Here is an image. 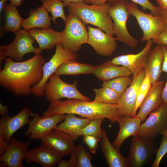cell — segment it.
Masks as SVG:
<instances>
[{
    "label": "cell",
    "instance_id": "cell-1",
    "mask_svg": "<svg viewBox=\"0 0 167 167\" xmlns=\"http://www.w3.org/2000/svg\"><path fill=\"white\" fill-rule=\"evenodd\" d=\"M0 70V85L17 96H28L42 79L45 60L41 54L23 62L6 58Z\"/></svg>",
    "mask_w": 167,
    "mask_h": 167
},
{
    "label": "cell",
    "instance_id": "cell-2",
    "mask_svg": "<svg viewBox=\"0 0 167 167\" xmlns=\"http://www.w3.org/2000/svg\"><path fill=\"white\" fill-rule=\"evenodd\" d=\"M50 103L43 113L44 117L72 113L90 119L107 118L112 124L117 122L118 117L117 104H105L74 99L64 101L59 99Z\"/></svg>",
    "mask_w": 167,
    "mask_h": 167
},
{
    "label": "cell",
    "instance_id": "cell-3",
    "mask_svg": "<svg viewBox=\"0 0 167 167\" xmlns=\"http://www.w3.org/2000/svg\"><path fill=\"white\" fill-rule=\"evenodd\" d=\"M110 5L106 2L101 5H89L80 2L71 3L67 7L69 13L76 15L85 24L96 26L113 36V23L108 12Z\"/></svg>",
    "mask_w": 167,
    "mask_h": 167
},
{
    "label": "cell",
    "instance_id": "cell-4",
    "mask_svg": "<svg viewBox=\"0 0 167 167\" xmlns=\"http://www.w3.org/2000/svg\"><path fill=\"white\" fill-rule=\"evenodd\" d=\"M128 2L126 0H118L110 2L108 12L113 21L114 33L116 40L134 49L139 42L130 34L126 27L127 21L130 15L127 8Z\"/></svg>",
    "mask_w": 167,
    "mask_h": 167
},
{
    "label": "cell",
    "instance_id": "cell-5",
    "mask_svg": "<svg viewBox=\"0 0 167 167\" xmlns=\"http://www.w3.org/2000/svg\"><path fill=\"white\" fill-rule=\"evenodd\" d=\"M62 32V43L63 48L71 52L75 53L86 43L88 32L85 24L74 14L69 13L65 22Z\"/></svg>",
    "mask_w": 167,
    "mask_h": 167
},
{
    "label": "cell",
    "instance_id": "cell-6",
    "mask_svg": "<svg viewBox=\"0 0 167 167\" xmlns=\"http://www.w3.org/2000/svg\"><path fill=\"white\" fill-rule=\"evenodd\" d=\"M15 39L11 43L0 46V64L5 58H11L17 62L21 61L26 54L34 53L41 54L33 43L35 40L29 34L28 31L20 29L15 34Z\"/></svg>",
    "mask_w": 167,
    "mask_h": 167
},
{
    "label": "cell",
    "instance_id": "cell-7",
    "mask_svg": "<svg viewBox=\"0 0 167 167\" xmlns=\"http://www.w3.org/2000/svg\"><path fill=\"white\" fill-rule=\"evenodd\" d=\"M127 8L130 15L136 18L142 30L141 41L143 42L151 39L154 44L159 34L165 27L162 17L151 13H144L139 9L137 4L132 2H128Z\"/></svg>",
    "mask_w": 167,
    "mask_h": 167
},
{
    "label": "cell",
    "instance_id": "cell-8",
    "mask_svg": "<svg viewBox=\"0 0 167 167\" xmlns=\"http://www.w3.org/2000/svg\"><path fill=\"white\" fill-rule=\"evenodd\" d=\"M77 83V81L72 84L66 83L61 79L59 76L54 73L44 86L45 98L50 102L63 98L90 101L89 98L83 95L78 90L76 86Z\"/></svg>",
    "mask_w": 167,
    "mask_h": 167
},
{
    "label": "cell",
    "instance_id": "cell-9",
    "mask_svg": "<svg viewBox=\"0 0 167 167\" xmlns=\"http://www.w3.org/2000/svg\"><path fill=\"white\" fill-rule=\"evenodd\" d=\"M157 150L154 139L133 136L127 157L129 167H142L148 165L156 155Z\"/></svg>",
    "mask_w": 167,
    "mask_h": 167
},
{
    "label": "cell",
    "instance_id": "cell-10",
    "mask_svg": "<svg viewBox=\"0 0 167 167\" xmlns=\"http://www.w3.org/2000/svg\"><path fill=\"white\" fill-rule=\"evenodd\" d=\"M55 52L50 60L45 62L43 67V75L39 83L32 88L31 94L34 96L41 97L45 96L44 91V86L51 75L54 73L62 64L70 60H76L78 55L64 49L61 42L56 45Z\"/></svg>",
    "mask_w": 167,
    "mask_h": 167
},
{
    "label": "cell",
    "instance_id": "cell-11",
    "mask_svg": "<svg viewBox=\"0 0 167 167\" xmlns=\"http://www.w3.org/2000/svg\"><path fill=\"white\" fill-rule=\"evenodd\" d=\"M149 114L148 118L141 124L137 136L153 139L167 128V104L163 103Z\"/></svg>",
    "mask_w": 167,
    "mask_h": 167
},
{
    "label": "cell",
    "instance_id": "cell-12",
    "mask_svg": "<svg viewBox=\"0 0 167 167\" xmlns=\"http://www.w3.org/2000/svg\"><path fill=\"white\" fill-rule=\"evenodd\" d=\"M66 114H58L45 117L37 113L29 120L25 135L31 140L41 139L65 119Z\"/></svg>",
    "mask_w": 167,
    "mask_h": 167
},
{
    "label": "cell",
    "instance_id": "cell-13",
    "mask_svg": "<svg viewBox=\"0 0 167 167\" xmlns=\"http://www.w3.org/2000/svg\"><path fill=\"white\" fill-rule=\"evenodd\" d=\"M145 75L144 69H143L133 76L131 83L120 96L117 104L118 117L124 115L131 117L136 104L138 90Z\"/></svg>",
    "mask_w": 167,
    "mask_h": 167
},
{
    "label": "cell",
    "instance_id": "cell-14",
    "mask_svg": "<svg viewBox=\"0 0 167 167\" xmlns=\"http://www.w3.org/2000/svg\"><path fill=\"white\" fill-rule=\"evenodd\" d=\"M88 39L87 44L90 45L99 55L105 57L112 55L117 45L116 38L101 29L87 26Z\"/></svg>",
    "mask_w": 167,
    "mask_h": 167
},
{
    "label": "cell",
    "instance_id": "cell-15",
    "mask_svg": "<svg viewBox=\"0 0 167 167\" xmlns=\"http://www.w3.org/2000/svg\"><path fill=\"white\" fill-rule=\"evenodd\" d=\"M41 139L42 144L52 149L62 157L71 155L76 148L75 140L59 130H51Z\"/></svg>",
    "mask_w": 167,
    "mask_h": 167
},
{
    "label": "cell",
    "instance_id": "cell-16",
    "mask_svg": "<svg viewBox=\"0 0 167 167\" xmlns=\"http://www.w3.org/2000/svg\"><path fill=\"white\" fill-rule=\"evenodd\" d=\"M153 44L152 40L149 39L139 53L118 56L113 58L111 60V62L115 65H120L126 68L133 76L141 70L144 69Z\"/></svg>",
    "mask_w": 167,
    "mask_h": 167
},
{
    "label": "cell",
    "instance_id": "cell-17",
    "mask_svg": "<svg viewBox=\"0 0 167 167\" xmlns=\"http://www.w3.org/2000/svg\"><path fill=\"white\" fill-rule=\"evenodd\" d=\"M27 106L16 115L10 117L8 115L1 116L0 119V136L10 142L12 136L18 130L29 122V117L34 115Z\"/></svg>",
    "mask_w": 167,
    "mask_h": 167
},
{
    "label": "cell",
    "instance_id": "cell-18",
    "mask_svg": "<svg viewBox=\"0 0 167 167\" xmlns=\"http://www.w3.org/2000/svg\"><path fill=\"white\" fill-rule=\"evenodd\" d=\"M30 142L29 141L23 142L11 137L6 151L0 157V161L8 167H25L23 161L26 159Z\"/></svg>",
    "mask_w": 167,
    "mask_h": 167
},
{
    "label": "cell",
    "instance_id": "cell-19",
    "mask_svg": "<svg viewBox=\"0 0 167 167\" xmlns=\"http://www.w3.org/2000/svg\"><path fill=\"white\" fill-rule=\"evenodd\" d=\"M141 119L136 115L131 117L124 115L118 117L117 121L120 126L118 135L113 145L118 151L124 141L129 137L137 136L140 130Z\"/></svg>",
    "mask_w": 167,
    "mask_h": 167
},
{
    "label": "cell",
    "instance_id": "cell-20",
    "mask_svg": "<svg viewBox=\"0 0 167 167\" xmlns=\"http://www.w3.org/2000/svg\"><path fill=\"white\" fill-rule=\"evenodd\" d=\"M62 157L52 149L42 144L28 150L26 160L28 163L35 162L43 167H52L58 165Z\"/></svg>",
    "mask_w": 167,
    "mask_h": 167
},
{
    "label": "cell",
    "instance_id": "cell-21",
    "mask_svg": "<svg viewBox=\"0 0 167 167\" xmlns=\"http://www.w3.org/2000/svg\"><path fill=\"white\" fill-rule=\"evenodd\" d=\"M164 82L159 80L152 84L151 88L140 106L136 115L144 122L150 113L163 103L161 94Z\"/></svg>",
    "mask_w": 167,
    "mask_h": 167
},
{
    "label": "cell",
    "instance_id": "cell-22",
    "mask_svg": "<svg viewBox=\"0 0 167 167\" xmlns=\"http://www.w3.org/2000/svg\"><path fill=\"white\" fill-rule=\"evenodd\" d=\"M28 31L38 43L37 48L40 54L43 50H51L57 43H61L62 32L55 31L50 27L41 29L33 28Z\"/></svg>",
    "mask_w": 167,
    "mask_h": 167
},
{
    "label": "cell",
    "instance_id": "cell-23",
    "mask_svg": "<svg viewBox=\"0 0 167 167\" xmlns=\"http://www.w3.org/2000/svg\"><path fill=\"white\" fill-rule=\"evenodd\" d=\"M101 146L108 167H129L127 157L123 156L111 143L105 129L101 135Z\"/></svg>",
    "mask_w": 167,
    "mask_h": 167
},
{
    "label": "cell",
    "instance_id": "cell-24",
    "mask_svg": "<svg viewBox=\"0 0 167 167\" xmlns=\"http://www.w3.org/2000/svg\"><path fill=\"white\" fill-rule=\"evenodd\" d=\"M92 74L98 80L105 82L122 76H130L131 72L122 66H119L108 60L98 65L93 66Z\"/></svg>",
    "mask_w": 167,
    "mask_h": 167
},
{
    "label": "cell",
    "instance_id": "cell-25",
    "mask_svg": "<svg viewBox=\"0 0 167 167\" xmlns=\"http://www.w3.org/2000/svg\"><path fill=\"white\" fill-rule=\"evenodd\" d=\"M161 46L157 45L151 49L148 54L147 63L144 68L145 74L150 75L152 84L159 80L163 59Z\"/></svg>",
    "mask_w": 167,
    "mask_h": 167
},
{
    "label": "cell",
    "instance_id": "cell-26",
    "mask_svg": "<svg viewBox=\"0 0 167 167\" xmlns=\"http://www.w3.org/2000/svg\"><path fill=\"white\" fill-rule=\"evenodd\" d=\"M42 6L36 9H31L29 16L23 19L21 24L23 29L27 31L35 28H43L50 26L52 17Z\"/></svg>",
    "mask_w": 167,
    "mask_h": 167
},
{
    "label": "cell",
    "instance_id": "cell-27",
    "mask_svg": "<svg viewBox=\"0 0 167 167\" xmlns=\"http://www.w3.org/2000/svg\"><path fill=\"white\" fill-rule=\"evenodd\" d=\"M90 120L87 118L77 117L74 114H66L63 121L59 124L54 129L63 131L75 140L79 137V131L87 126Z\"/></svg>",
    "mask_w": 167,
    "mask_h": 167
},
{
    "label": "cell",
    "instance_id": "cell-28",
    "mask_svg": "<svg viewBox=\"0 0 167 167\" xmlns=\"http://www.w3.org/2000/svg\"><path fill=\"white\" fill-rule=\"evenodd\" d=\"M68 161L62 159L58 164L59 167H94L91 162L92 155L81 144L76 147Z\"/></svg>",
    "mask_w": 167,
    "mask_h": 167
},
{
    "label": "cell",
    "instance_id": "cell-29",
    "mask_svg": "<svg viewBox=\"0 0 167 167\" xmlns=\"http://www.w3.org/2000/svg\"><path fill=\"white\" fill-rule=\"evenodd\" d=\"M4 22L0 32H12L15 34L21 29L23 20L16 6L11 3H6L3 9Z\"/></svg>",
    "mask_w": 167,
    "mask_h": 167
},
{
    "label": "cell",
    "instance_id": "cell-30",
    "mask_svg": "<svg viewBox=\"0 0 167 167\" xmlns=\"http://www.w3.org/2000/svg\"><path fill=\"white\" fill-rule=\"evenodd\" d=\"M93 66L87 64L77 62L76 60H70L60 65L55 73L61 75H76L92 74Z\"/></svg>",
    "mask_w": 167,
    "mask_h": 167
},
{
    "label": "cell",
    "instance_id": "cell-31",
    "mask_svg": "<svg viewBox=\"0 0 167 167\" xmlns=\"http://www.w3.org/2000/svg\"><path fill=\"white\" fill-rule=\"evenodd\" d=\"M42 4V6L52 15V20L57 24L56 19L61 18L65 22L67 17L66 16L64 10V7H66L64 3L60 0H40Z\"/></svg>",
    "mask_w": 167,
    "mask_h": 167
},
{
    "label": "cell",
    "instance_id": "cell-32",
    "mask_svg": "<svg viewBox=\"0 0 167 167\" xmlns=\"http://www.w3.org/2000/svg\"><path fill=\"white\" fill-rule=\"evenodd\" d=\"M93 90L95 95L94 102L115 104L118 103L120 96L112 89L106 87L94 88Z\"/></svg>",
    "mask_w": 167,
    "mask_h": 167
},
{
    "label": "cell",
    "instance_id": "cell-33",
    "mask_svg": "<svg viewBox=\"0 0 167 167\" xmlns=\"http://www.w3.org/2000/svg\"><path fill=\"white\" fill-rule=\"evenodd\" d=\"M133 80V78L129 76H120L103 82L102 86L112 89L120 97Z\"/></svg>",
    "mask_w": 167,
    "mask_h": 167
},
{
    "label": "cell",
    "instance_id": "cell-34",
    "mask_svg": "<svg viewBox=\"0 0 167 167\" xmlns=\"http://www.w3.org/2000/svg\"><path fill=\"white\" fill-rule=\"evenodd\" d=\"M104 118H97L91 119L89 123L79 132L78 137L92 135L101 138L103 131L101 126Z\"/></svg>",
    "mask_w": 167,
    "mask_h": 167
},
{
    "label": "cell",
    "instance_id": "cell-35",
    "mask_svg": "<svg viewBox=\"0 0 167 167\" xmlns=\"http://www.w3.org/2000/svg\"><path fill=\"white\" fill-rule=\"evenodd\" d=\"M152 84L150 75L148 74H145V77L138 90L136 104L132 113L131 117L136 115L137 111L148 93Z\"/></svg>",
    "mask_w": 167,
    "mask_h": 167
},
{
    "label": "cell",
    "instance_id": "cell-36",
    "mask_svg": "<svg viewBox=\"0 0 167 167\" xmlns=\"http://www.w3.org/2000/svg\"><path fill=\"white\" fill-rule=\"evenodd\" d=\"M167 153V136L163 135L159 147L157 149L156 157L152 163V167H158L162 158Z\"/></svg>",
    "mask_w": 167,
    "mask_h": 167
},
{
    "label": "cell",
    "instance_id": "cell-37",
    "mask_svg": "<svg viewBox=\"0 0 167 167\" xmlns=\"http://www.w3.org/2000/svg\"><path fill=\"white\" fill-rule=\"evenodd\" d=\"M118 0H109L108 1L111 2ZM130 0L132 2L140 5L144 11L147 10L150 11L151 13L154 15L160 16L161 9L159 6L154 5L149 0Z\"/></svg>",
    "mask_w": 167,
    "mask_h": 167
},
{
    "label": "cell",
    "instance_id": "cell-38",
    "mask_svg": "<svg viewBox=\"0 0 167 167\" xmlns=\"http://www.w3.org/2000/svg\"><path fill=\"white\" fill-rule=\"evenodd\" d=\"M101 138L92 135L83 136L82 142L86 146L89 151L95 154L98 147V143Z\"/></svg>",
    "mask_w": 167,
    "mask_h": 167
},
{
    "label": "cell",
    "instance_id": "cell-39",
    "mask_svg": "<svg viewBox=\"0 0 167 167\" xmlns=\"http://www.w3.org/2000/svg\"><path fill=\"white\" fill-rule=\"evenodd\" d=\"M154 44L167 46V27H165L159 34Z\"/></svg>",
    "mask_w": 167,
    "mask_h": 167
},
{
    "label": "cell",
    "instance_id": "cell-40",
    "mask_svg": "<svg viewBox=\"0 0 167 167\" xmlns=\"http://www.w3.org/2000/svg\"><path fill=\"white\" fill-rule=\"evenodd\" d=\"M164 54L163 61L162 72H167V46L161 45Z\"/></svg>",
    "mask_w": 167,
    "mask_h": 167
},
{
    "label": "cell",
    "instance_id": "cell-41",
    "mask_svg": "<svg viewBox=\"0 0 167 167\" xmlns=\"http://www.w3.org/2000/svg\"><path fill=\"white\" fill-rule=\"evenodd\" d=\"M10 142L6 141L0 136V157L2 156L6 151Z\"/></svg>",
    "mask_w": 167,
    "mask_h": 167
},
{
    "label": "cell",
    "instance_id": "cell-42",
    "mask_svg": "<svg viewBox=\"0 0 167 167\" xmlns=\"http://www.w3.org/2000/svg\"><path fill=\"white\" fill-rule=\"evenodd\" d=\"M109 0H84V2L86 4L92 5H101L105 4Z\"/></svg>",
    "mask_w": 167,
    "mask_h": 167
},
{
    "label": "cell",
    "instance_id": "cell-43",
    "mask_svg": "<svg viewBox=\"0 0 167 167\" xmlns=\"http://www.w3.org/2000/svg\"><path fill=\"white\" fill-rule=\"evenodd\" d=\"M161 97L163 101V103L167 104V79L166 84L163 88Z\"/></svg>",
    "mask_w": 167,
    "mask_h": 167
},
{
    "label": "cell",
    "instance_id": "cell-44",
    "mask_svg": "<svg viewBox=\"0 0 167 167\" xmlns=\"http://www.w3.org/2000/svg\"><path fill=\"white\" fill-rule=\"evenodd\" d=\"M9 112V107L7 105H4L0 102V114L1 116L8 115Z\"/></svg>",
    "mask_w": 167,
    "mask_h": 167
},
{
    "label": "cell",
    "instance_id": "cell-45",
    "mask_svg": "<svg viewBox=\"0 0 167 167\" xmlns=\"http://www.w3.org/2000/svg\"><path fill=\"white\" fill-rule=\"evenodd\" d=\"M156 1L161 9H167V0H156Z\"/></svg>",
    "mask_w": 167,
    "mask_h": 167
},
{
    "label": "cell",
    "instance_id": "cell-46",
    "mask_svg": "<svg viewBox=\"0 0 167 167\" xmlns=\"http://www.w3.org/2000/svg\"><path fill=\"white\" fill-rule=\"evenodd\" d=\"M160 16L162 18L165 27L167 28V9L163 10L161 9Z\"/></svg>",
    "mask_w": 167,
    "mask_h": 167
},
{
    "label": "cell",
    "instance_id": "cell-47",
    "mask_svg": "<svg viewBox=\"0 0 167 167\" xmlns=\"http://www.w3.org/2000/svg\"><path fill=\"white\" fill-rule=\"evenodd\" d=\"M63 2L65 4L66 7H67L68 5L73 2H84V0H60Z\"/></svg>",
    "mask_w": 167,
    "mask_h": 167
},
{
    "label": "cell",
    "instance_id": "cell-48",
    "mask_svg": "<svg viewBox=\"0 0 167 167\" xmlns=\"http://www.w3.org/2000/svg\"><path fill=\"white\" fill-rule=\"evenodd\" d=\"M24 0H10L11 3L16 7L21 6Z\"/></svg>",
    "mask_w": 167,
    "mask_h": 167
},
{
    "label": "cell",
    "instance_id": "cell-49",
    "mask_svg": "<svg viewBox=\"0 0 167 167\" xmlns=\"http://www.w3.org/2000/svg\"><path fill=\"white\" fill-rule=\"evenodd\" d=\"M10 0H1L0 1V14H1L3 11L5 6L6 5V2Z\"/></svg>",
    "mask_w": 167,
    "mask_h": 167
},
{
    "label": "cell",
    "instance_id": "cell-50",
    "mask_svg": "<svg viewBox=\"0 0 167 167\" xmlns=\"http://www.w3.org/2000/svg\"><path fill=\"white\" fill-rule=\"evenodd\" d=\"M160 134L162 136H167V128L165 130L162 131L161 133Z\"/></svg>",
    "mask_w": 167,
    "mask_h": 167
},
{
    "label": "cell",
    "instance_id": "cell-51",
    "mask_svg": "<svg viewBox=\"0 0 167 167\" xmlns=\"http://www.w3.org/2000/svg\"><path fill=\"white\" fill-rule=\"evenodd\" d=\"M7 166L3 162L0 161V167H5Z\"/></svg>",
    "mask_w": 167,
    "mask_h": 167
}]
</instances>
